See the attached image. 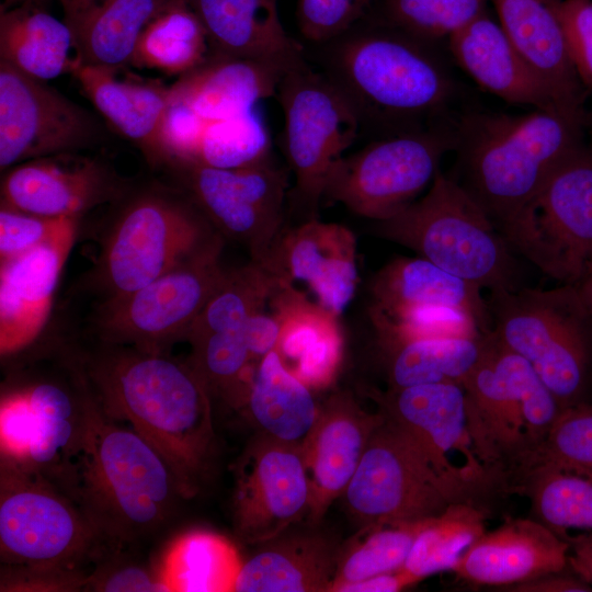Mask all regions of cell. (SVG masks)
I'll use <instances>...</instances> for the list:
<instances>
[{
	"label": "cell",
	"instance_id": "cell-1",
	"mask_svg": "<svg viewBox=\"0 0 592 592\" xmlns=\"http://www.w3.org/2000/svg\"><path fill=\"white\" fill-rule=\"evenodd\" d=\"M76 363L101 408L167 460L184 499L196 494L215 433L210 392L191 362L100 341Z\"/></svg>",
	"mask_w": 592,
	"mask_h": 592
},
{
	"label": "cell",
	"instance_id": "cell-2",
	"mask_svg": "<svg viewBox=\"0 0 592 592\" xmlns=\"http://www.w3.org/2000/svg\"><path fill=\"white\" fill-rule=\"evenodd\" d=\"M86 386L81 441L58 487L81 509L102 544L119 549L161 527L184 497L161 454L111 418Z\"/></svg>",
	"mask_w": 592,
	"mask_h": 592
},
{
	"label": "cell",
	"instance_id": "cell-3",
	"mask_svg": "<svg viewBox=\"0 0 592 592\" xmlns=\"http://www.w3.org/2000/svg\"><path fill=\"white\" fill-rule=\"evenodd\" d=\"M582 116L559 111L469 114L455 127L452 178L500 229L582 144Z\"/></svg>",
	"mask_w": 592,
	"mask_h": 592
},
{
	"label": "cell",
	"instance_id": "cell-4",
	"mask_svg": "<svg viewBox=\"0 0 592 592\" xmlns=\"http://www.w3.org/2000/svg\"><path fill=\"white\" fill-rule=\"evenodd\" d=\"M462 386L474 451L494 487L514 491L563 409L532 365L492 332Z\"/></svg>",
	"mask_w": 592,
	"mask_h": 592
},
{
	"label": "cell",
	"instance_id": "cell-5",
	"mask_svg": "<svg viewBox=\"0 0 592 592\" xmlns=\"http://www.w3.org/2000/svg\"><path fill=\"white\" fill-rule=\"evenodd\" d=\"M326 75L346 94L362 125L409 123L439 113L454 81L429 42L394 25L354 26L326 43Z\"/></svg>",
	"mask_w": 592,
	"mask_h": 592
},
{
	"label": "cell",
	"instance_id": "cell-6",
	"mask_svg": "<svg viewBox=\"0 0 592 592\" xmlns=\"http://www.w3.org/2000/svg\"><path fill=\"white\" fill-rule=\"evenodd\" d=\"M220 238L185 194L143 192L106 228L82 288L98 303L124 297Z\"/></svg>",
	"mask_w": 592,
	"mask_h": 592
},
{
	"label": "cell",
	"instance_id": "cell-7",
	"mask_svg": "<svg viewBox=\"0 0 592 592\" xmlns=\"http://www.w3.org/2000/svg\"><path fill=\"white\" fill-rule=\"evenodd\" d=\"M496 339L525 358L562 409L582 402L592 386V319L573 284L490 292Z\"/></svg>",
	"mask_w": 592,
	"mask_h": 592
},
{
	"label": "cell",
	"instance_id": "cell-8",
	"mask_svg": "<svg viewBox=\"0 0 592 592\" xmlns=\"http://www.w3.org/2000/svg\"><path fill=\"white\" fill-rule=\"evenodd\" d=\"M374 234L480 288H516L506 240L477 202L441 171L422 198L377 221Z\"/></svg>",
	"mask_w": 592,
	"mask_h": 592
},
{
	"label": "cell",
	"instance_id": "cell-9",
	"mask_svg": "<svg viewBox=\"0 0 592 592\" xmlns=\"http://www.w3.org/2000/svg\"><path fill=\"white\" fill-rule=\"evenodd\" d=\"M0 548L16 569L83 572L101 549L98 532L77 503L42 475L1 457Z\"/></svg>",
	"mask_w": 592,
	"mask_h": 592
},
{
	"label": "cell",
	"instance_id": "cell-10",
	"mask_svg": "<svg viewBox=\"0 0 592 592\" xmlns=\"http://www.w3.org/2000/svg\"><path fill=\"white\" fill-rule=\"evenodd\" d=\"M343 497L363 527L426 520L454 502H473L471 494L445 478L417 440L387 413L372 433Z\"/></svg>",
	"mask_w": 592,
	"mask_h": 592
},
{
	"label": "cell",
	"instance_id": "cell-11",
	"mask_svg": "<svg viewBox=\"0 0 592 592\" xmlns=\"http://www.w3.org/2000/svg\"><path fill=\"white\" fill-rule=\"evenodd\" d=\"M499 231L544 274L577 284L592 263V149L571 151Z\"/></svg>",
	"mask_w": 592,
	"mask_h": 592
},
{
	"label": "cell",
	"instance_id": "cell-12",
	"mask_svg": "<svg viewBox=\"0 0 592 592\" xmlns=\"http://www.w3.org/2000/svg\"><path fill=\"white\" fill-rule=\"evenodd\" d=\"M276 95L285 155L295 175L292 202L312 218L330 172L357 138L362 121L339 86L306 61L284 73Z\"/></svg>",
	"mask_w": 592,
	"mask_h": 592
},
{
	"label": "cell",
	"instance_id": "cell-13",
	"mask_svg": "<svg viewBox=\"0 0 592 592\" xmlns=\"http://www.w3.org/2000/svg\"><path fill=\"white\" fill-rule=\"evenodd\" d=\"M223 247L220 238L144 287L98 303L90 322L98 340L157 353L186 340L227 271Z\"/></svg>",
	"mask_w": 592,
	"mask_h": 592
},
{
	"label": "cell",
	"instance_id": "cell-14",
	"mask_svg": "<svg viewBox=\"0 0 592 592\" xmlns=\"http://www.w3.org/2000/svg\"><path fill=\"white\" fill-rule=\"evenodd\" d=\"M454 148L455 129L396 133L342 157L330 172L323 197L358 216L388 219L415 201Z\"/></svg>",
	"mask_w": 592,
	"mask_h": 592
},
{
	"label": "cell",
	"instance_id": "cell-15",
	"mask_svg": "<svg viewBox=\"0 0 592 592\" xmlns=\"http://www.w3.org/2000/svg\"><path fill=\"white\" fill-rule=\"evenodd\" d=\"M185 195L216 231L244 244L264 263L284 229L287 173L271 157L257 164L221 169L197 162L170 166Z\"/></svg>",
	"mask_w": 592,
	"mask_h": 592
},
{
	"label": "cell",
	"instance_id": "cell-16",
	"mask_svg": "<svg viewBox=\"0 0 592 592\" xmlns=\"http://www.w3.org/2000/svg\"><path fill=\"white\" fill-rule=\"evenodd\" d=\"M96 136L91 115L49 87L0 60V168L73 152Z\"/></svg>",
	"mask_w": 592,
	"mask_h": 592
},
{
	"label": "cell",
	"instance_id": "cell-17",
	"mask_svg": "<svg viewBox=\"0 0 592 592\" xmlns=\"http://www.w3.org/2000/svg\"><path fill=\"white\" fill-rule=\"evenodd\" d=\"M310 485L301 448L262 436L240 458L232 497V523L244 544L275 539L308 517Z\"/></svg>",
	"mask_w": 592,
	"mask_h": 592
},
{
	"label": "cell",
	"instance_id": "cell-18",
	"mask_svg": "<svg viewBox=\"0 0 592 592\" xmlns=\"http://www.w3.org/2000/svg\"><path fill=\"white\" fill-rule=\"evenodd\" d=\"M378 403L417 440L437 470L455 486L471 496L494 487L473 447L462 384L389 389L378 396Z\"/></svg>",
	"mask_w": 592,
	"mask_h": 592
},
{
	"label": "cell",
	"instance_id": "cell-19",
	"mask_svg": "<svg viewBox=\"0 0 592 592\" xmlns=\"http://www.w3.org/2000/svg\"><path fill=\"white\" fill-rule=\"evenodd\" d=\"M263 264L282 285L304 283L316 303L338 317L353 299L360 280L353 232L316 217L284 228Z\"/></svg>",
	"mask_w": 592,
	"mask_h": 592
},
{
	"label": "cell",
	"instance_id": "cell-20",
	"mask_svg": "<svg viewBox=\"0 0 592 592\" xmlns=\"http://www.w3.org/2000/svg\"><path fill=\"white\" fill-rule=\"evenodd\" d=\"M71 153L10 168L1 181V205L41 216L80 218L122 195V182L106 166Z\"/></svg>",
	"mask_w": 592,
	"mask_h": 592
},
{
	"label": "cell",
	"instance_id": "cell-21",
	"mask_svg": "<svg viewBox=\"0 0 592 592\" xmlns=\"http://www.w3.org/2000/svg\"><path fill=\"white\" fill-rule=\"evenodd\" d=\"M385 413H368L351 396L337 394L320 407L317 422L301 446L310 485L309 521L319 522L343 496L369 437Z\"/></svg>",
	"mask_w": 592,
	"mask_h": 592
},
{
	"label": "cell",
	"instance_id": "cell-22",
	"mask_svg": "<svg viewBox=\"0 0 592 592\" xmlns=\"http://www.w3.org/2000/svg\"><path fill=\"white\" fill-rule=\"evenodd\" d=\"M569 545L535 519L509 517L485 531L453 566L475 585L510 587L567 568Z\"/></svg>",
	"mask_w": 592,
	"mask_h": 592
},
{
	"label": "cell",
	"instance_id": "cell-23",
	"mask_svg": "<svg viewBox=\"0 0 592 592\" xmlns=\"http://www.w3.org/2000/svg\"><path fill=\"white\" fill-rule=\"evenodd\" d=\"M79 221L43 244L0 263V350L21 351L37 339L76 240Z\"/></svg>",
	"mask_w": 592,
	"mask_h": 592
},
{
	"label": "cell",
	"instance_id": "cell-24",
	"mask_svg": "<svg viewBox=\"0 0 592 592\" xmlns=\"http://www.w3.org/2000/svg\"><path fill=\"white\" fill-rule=\"evenodd\" d=\"M448 43L457 65L489 93L508 103L567 113L486 12L452 34Z\"/></svg>",
	"mask_w": 592,
	"mask_h": 592
},
{
	"label": "cell",
	"instance_id": "cell-25",
	"mask_svg": "<svg viewBox=\"0 0 592 592\" xmlns=\"http://www.w3.org/2000/svg\"><path fill=\"white\" fill-rule=\"evenodd\" d=\"M200 19L209 54L253 59L291 70L304 64V48L283 27L277 0H189Z\"/></svg>",
	"mask_w": 592,
	"mask_h": 592
},
{
	"label": "cell",
	"instance_id": "cell-26",
	"mask_svg": "<svg viewBox=\"0 0 592 592\" xmlns=\"http://www.w3.org/2000/svg\"><path fill=\"white\" fill-rule=\"evenodd\" d=\"M505 35L567 113L583 116V86L571 62L557 0H491Z\"/></svg>",
	"mask_w": 592,
	"mask_h": 592
},
{
	"label": "cell",
	"instance_id": "cell-27",
	"mask_svg": "<svg viewBox=\"0 0 592 592\" xmlns=\"http://www.w3.org/2000/svg\"><path fill=\"white\" fill-rule=\"evenodd\" d=\"M371 289L372 320L391 318L417 308L447 307L473 317L485 332L491 331L482 288L421 257L390 261L377 272Z\"/></svg>",
	"mask_w": 592,
	"mask_h": 592
},
{
	"label": "cell",
	"instance_id": "cell-28",
	"mask_svg": "<svg viewBox=\"0 0 592 592\" xmlns=\"http://www.w3.org/2000/svg\"><path fill=\"white\" fill-rule=\"evenodd\" d=\"M270 305L281 323L275 351L286 368L310 389L328 387L342 358L339 317L289 285H282Z\"/></svg>",
	"mask_w": 592,
	"mask_h": 592
},
{
	"label": "cell",
	"instance_id": "cell-29",
	"mask_svg": "<svg viewBox=\"0 0 592 592\" xmlns=\"http://www.w3.org/2000/svg\"><path fill=\"white\" fill-rule=\"evenodd\" d=\"M119 69L87 65L76 58L69 73L98 111L134 141L152 166L164 164L161 128L170 90L156 82L119 79Z\"/></svg>",
	"mask_w": 592,
	"mask_h": 592
},
{
	"label": "cell",
	"instance_id": "cell-30",
	"mask_svg": "<svg viewBox=\"0 0 592 592\" xmlns=\"http://www.w3.org/2000/svg\"><path fill=\"white\" fill-rule=\"evenodd\" d=\"M286 71L270 62L209 54L169 87L170 98L184 102L206 121L220 119L251 111L276 95Z\"/></svg>",
	"mask_w": 592,
	"mask_h": 592
},
{
	"label": "cell",
	"instance_id": "cell-31",
	"mask_svg": "<svg viewBox=\"0 0 592 592\" xmlns=\"http://www.w3.org/2000/svg\"><path fill=\"white\" fill-rule=\"evenodd\" d=\"M186 0H96L64 16L75 56L82 64L122 68L130 65L145 29L157 16Z\"/></svg>",
	"mask_w": 592,
	"mask_h": 592
},
{
	"label": "cell",
	"instance_id": "cell-32",
	"mask_svg": "<svg viewBox=\"0 0 592 592\" xmlns=\"http://www.w3.org/2000/svg\"><path fill=\"white\" fill-rule=\"evenodd\" d=\"M242 406L263 435L300 448L320 411L310 388L286 368L275 350L259 361Z\"/></svg>",
	"mask_w": 592,
	"mask_h": 592
},
{
	"label": "cell",
	"instance_id": "cell-33",
	"mask_svg": "<svg viewBox=\"0 0 592 592\" xmlns=\"http://www.w3.org/2000/svg\"><path fill=\"white\" fill-rule=\"evenodd\" d=\"M338 556L331 544L318 536L281 540L242 561L234 591H330Z\"/></svg>",
	"mask_w": 592,
	"mask_h": 592
},
{
	"label": "cell",
	"instance_id": "cell-34",
	"mask_svg": "<svg viewBox=\"0 0 592 592\" xmlns=\"http://www.w3.org/2000/svg\"><path fill=\"white\" fill-rule=\"evenodd\" d=\"M387 356L390 389L434 383L462 384L491 343V331L476 335L378 337Z\"/></svg>",
	"mask_w": 592,
	"mask_h": 592
},
{
	"label": "cell",
	"instance_id": "cell-35",
	"mask_svg": "<svg viewBox=\"0 0 592 592\" xmlns=\"http://www.w3.org/2000/svg\"><path fill=\"white\" fill-rule=\"evenodd\" d=\"M75 50L65 20L44 7L20 5L0 11V60L21 72L47 81L69 72Z\"/></svg>",
	"mask_w": 592,
	"mask_h": 592
},
{
	"label": "cell",
	"instance_id": "cell-36",
	"mask_svg": "<svg viewBox=\"0 0 592 592\" xmlns=\"http://www.w3.org/2000/svg\"><path fill=\"white\" fill-rule=\"evenodd\" d=\"M514 491L530 499L533 519L562 539L571 530L592 532V469L539 462Z\"/></svg>",
	"mask_w": 592,
	"mask_h": 592
},
{
	"label": "cell",
	"instance_id": "cell-37",
	"mask_svg": "<svg viewBox=\"0 0 592 592\" xmlns=\"http://www.w3.org/2000/svg\"><path fill=\"white\" fill-rule=\"evenodd\" d=\"M237 547L225 536L193 530L175 537L158 569L168 591H234L242 566Z\"/></svg>",
	"mask_w": 592,
	"mask_h": 592
},
{
	"label": "cell",
	"instance_id": "cell-38",
	"mask_svg": "<svg viewBox=\"0 0 592 592\" xmlns=\"http://www.w3.org/2000/svg\"><path fill=\"white\" fill-rule=\"evenodd\" d=\"M208 56L205 30L186 0L149 23L130 65L181 77L201 66Z\"/></svg>",
	"mask_w": 592,
	"mask_h": 592
},
{
	"label": "cell",
	"instance_id": "cell-39",
	"mask_svg": "<svg viewBox=\"0 0 592 592\" xmlns=\"http://www.w3.org/2000/svg\"><path fill=\"white\" fill-rule=\"evenodd\" d=\"M281 286L278 278L263 263L253 260L227 270L186 340L243 328L252 315L264 310Z\"/></svg>",
	"mask_w": 592,
	"mask_h": 592
},
{
	"label": "cell",
	"instance_id": "cell-40",
	"mask_svg": "<svg viewBox=\"0 0 592 592\" xmlns=\"http://www.w3.org/2000/svg\"><path fill=\"white\" fill-rule=\"evenodd\" d=\"M487 514L470 501L449 504L417 536L402 567L418 581L451 570L463 553L486 531Z\"/></svg>",
	"mask_w": 592,
	"mask_h": 592
},
{
	"label": "cell",
	"instance_id": "cell-41",
	"mask_svg": "<svg viewBox=\"0 0 592 592\" xmlns=\"http://www.w3.org/2000/svg\"><path fill=\"white\" fill-rule=\"evenodd\" d=\"M431 519L363 527L358 537L338 556L330 591L337 592L344 584L401 569L417 536Z\"/></svg>",
	"mask_w": 592,
	"mask_h": 592
},
{
	"label": "cell",
	"instance_id": "cell-42",
	"mask_svg": "<svg viewBox=\"0 0 592 592\" xmlns=\"http://www.w3.org/2000/svg\"><path fill=\"white\" fill-rule=\"evenodd\" d=\"M271 157L269 128L258 107L234 116L207 121L196 156L201 164L236 169Z\"/></svg>",
	"mask_w": 592,
	"mask_h": 592
},
{
	"label": "cell",
	"instance_id": "cell-43",
	"mask_svg": "<svg viewBox=\"0 0 592 592\" xmlns=\"http://www.w3.org/2000/svg\"><path fill=\"white\" fill-rule=\"evenodd\" d=\"M486 12V0H387L390 24L424 41L449 37Z\"/></svg>",
	"mask_w": 592,
	"mask_h": 592
},
{
	"label": "cell",
	"instance_id": "cell-44",
	"mask_svg": "<svg viewBox=\"0 0 592 592\" xmlns=\"http://www.w3.org/2000/svg\"><path fill=\"white\" fill-rule=\"evenodd\" d=\"M539 462L592 469V406L582 402L561 411L533 465Z\"/></svg>",
	"mask_w": 592,
	"mask_h": 592
},
{
	"label": "cell",
	"instance_id": "cell-45",
	"mask_svg": "<svg viewBox=\"0 0 592 592\" xmlns=\"http://www.w3.org/2000/svg\"><path fill=\"white\" fill-rule=\"evenodd\" d=\"M372 0H298L300 34L316 44L329 43L353 29Z\"/></svg>",
	"mask_w": 592,
	"mask_h": 592
},
{
	"label": "cell",
	"instance_id": "cell-46",
	"mask_svg": "<svg viewBox=\"0 0 592 592\" xmlns=\"http://www.w3.org/2000/svg\"><path fill=\"white\" fill-rule=\"evenodd\" d=\"M79 218L47 217L0 208V263L14 259L53 239Z\"/></svg>",
	"mask_w": 592,
	"mask_h": 592
},
{
	"label": "cell",
	"instance_id": "cell-47",
	"mask_svg": "<svg viewBox=\"0 0 592 592\" xmlns=\"http://www.w3.org/2000/svg\"><path fill=\"white\" fill-rule=\"evenodd\" d=\"M567 49L585 89H592V0H557Z\"/></svg>",
	"mask_w": 592,
	"mask_h": 592
},
{
	"label": "cell",
	"instance_id": "cell-48",
	"mask_svg": "<svg viewBox=\"0 0 592 592\" xmlns=\"http://www.w3.org/2000/svg\"><path fill=\"white\" fill-rule=\"evenodd\" d=\"M206 124L184 102L170 98L161 128L164 164L193 161Z\"/></svg>",
	"mask_w": 592,
	"mask_h": 592
},
{
	"label": "cell",
	"instance_id": "cell-49",
	"mask_svg": "<svg viewBox=\"0 0 592 592\" xmlns=\"http://www.w3.org/2000/svg\"><path fill=\"white\" fill-rule=\"evenodd\" d=\"M83 590L102 592L168 591L160 577L158 566L147 568L110 557L89 572Z\"/></svg>",
	"mask_w": 592,
	"mask_h": 592
},
{
	"label": "cell",
	"instance_id": "cell-50",
	"mask_svg": "<svg viewBox=\"0 0 592 592\" xmlns=\"http://www.w3.org/2000/svg\"><path fill=\"white\" fill-rule=\"evenodd\" d=\"M281 323L277 316L264 310L252 315L244 325V334L252 360H261L276 349Z\"/></svg>",
	"mask_w": 592,
	"mask_h": 592
},
{
	"label": "cell",
	"instance_id": "cell-51",
	"mask_svg": "<svg viewBox=\"0 0 592 592\" xmlns=\"http://www.w3.org/2000/svg\"><path fill=\"white\" fill-rule=\"evenodd\" d=\"M503 590L514 592H587L592 591V588L574 573L569 576L560 571L505 587Z\"/></svg>",
	"mask_w": 592,
	"mask_h": 592
},
{
	"label": "cell",
	"instance_id": "cell-52",
	"mask_svg": "<svg viewBox=\"0 0 592 592\" xmlns=\"http://www.w3.org/2000/svg\"><path fill=\"white\" fill-rule=\"evenodd\" d=\"M419 582L405 569L344 584L337 592H397Z\"/></svg>",
	"mask_w": 592,
	"mask_h": 592
},
{
	"label": "cell",
	"instance_id": "cell-53",
	"mask_svg": "<svg viewBox=\"0 0 592 592\" xmlns=\"http://www.w3.org/2000/svg\"><path fill=\"white\" fill-rule=\"evenodd\" d=\"M565 540L569 545L567 567L592 588V532L568 535Z\"/></svg>",
	"mask_w": 592,
	"mask_h": 592
},
{
	"label": "cell",
	"instance_id": "cell-54",
	"mask_svg": "<svg viewBox=\"0 0 592 592\" xmlns=\"http://www.w3.org/2000/svg\"><path fill=\"white\" fill-rule=\"evenodd\" d=\"M582 297V300L592 319V266H590L583 277L574 284Z\"/></svg>",
	"mask_w": 592,
	"mask_h": 592
},
{
	"label": "cell",
	"instance_id": "cell-55",
	"mask_svg": "<svg viewBox=\"0 0 592 592\" xmlns=\"http://www.w3.org/2000/svg\"><path fill=\"white\" fill-rule=\"evenodd\" d=\"M64 10V16L79 12L96 0H58Z\"/></svg>",
	"mask_w": 592,
	"mask_h": 592
},
{
	"label": "cell",
	"instance_id": "cell-56",
	"mask_svg": "<svg viewBox=\"0 0 592 592\" xmlns=\"http://www.w3.org/2000/svg\"><path fill=\"white\" fill-rule=\"evenodd\" d=\"M50 0H1L0 11H4L11 8L20 7V5H38L46 8V4Z\"/></svg>",
	"mask_w": 592,
	"mask_h": 592
},
{
	"label": "cell",
	"instance_id": "cell-57",
	"mask_svg": "<svg viewBox=\"0 0 592 592\" xmlns=\"http://www.w3.org/2000/svg\"><path fill=\"white\" fill-rule=\"evenodd\" d=\"M590 266H592V263L590 264ZM590 266H589V267H590Z\"/></svg>",
	"mask_w": 592,
	"mask_h": 592
},
{
	"label": "cell",
	"instance_id": "cell-58",
	"mask_svg": "<svg viewBox=\"0 0 592 592\" xmlns=\"http://www.w3.org/2000/svg\"><path fill=\"white\" fill-rule=\"evenodd\" d=\"M591 118H592V114H591Z\"/></svg>",
	"mask_w": 592,
	"mask_h": 592
}]
</instances>
